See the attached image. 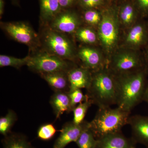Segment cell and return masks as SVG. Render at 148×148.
Segmentation results:
<instances>
[{
    "label": "cell",
    "instance_id": "obj_1",
    "mask_svg": "<svg viewBox=\"0 0 148 148\" xmlns=\"http://www.w3.org/2000/svg\"><path fill=\"white\" fill-rule=\"evenodd\" d=\"M148 71L146 67L114 74L117 91L116 105L130 112L142 101L147 85Z\"/></svg>",
    "mask_w": 148,
    "mask_h": 148
},
{
    "label": "cell",
    "instance_id": "obj_2",
    "mask_svg": "<svg viewBox=\"0 0 148 148\" xmlns=\"http://www.w3.org/2000/svg\"><path fill=\"white\" fill-rule=\"evenodd\" d=\"M86 95L98 108L116 105L117 91L114 76L107 66L92 72Z\"/></svg>",
    "mask_w": 148,
    "mask_h": 148
},
{
    "label": "cell",
    "instance_id": "obj_3",
    "mask_svg": "<svg viewBox=\"0 0 148 148\" xmlns=\"http://www.w3.org/2000/svg\"><path fill=\"white\" fill-rule=\"evenodd\" d=\"M40 27L38 34L41 49L77 64L78 47L73 36L57 32L48 26Z\"/></svg>",
    "mask_w": 148,
    "mask_h": 148
},
{
    "label": "cell",
    "instance_id": "obj_4",
    "mask_svg": "<svg viewBox=\"0 0 148 148\" xmlns=\"http://www.w3.org/2000/svg\"><path fill=\"white\" fill-rule=\"evenodd\" d=\"M121 26L118 16V5L115 2L103 10V16L97 29L99 46L108 60L120 42Z\"/></svg>",
    "mask_w": 148,
    "mask_h": 148
},
{
    "label": "cell",
    "instance_id": "obj_5",
    "mask_svg": "<svg viewBox=\"0 0 148 148\" xmlns=\"http://www.w3.org/2000/svg\"><path fill=\"white\" fill-rule=\"evenodd\" d=\"M130 113L118 106L114 108H99L93 119L89 122V128L96 139L121 132L123 127L128 124Z\"/></svg>",
    "mask_w": 148,
    "mask_h": 148
},
{
    "label": "cell",
    "instance_id": "obj_6",
    "mask_svg": "<svg viewBox=\"0 0 148 148\" xmlns=\"http://www.w3.org/2000/svg\"><path fill=\"white\" fill-rule=\"evenodd\" d=\"M107 67L114 74L131 71L146 67L141 50L119 46L108 60Z\"/></svg>",
    "mask_w": 148,
    "mask_h": 148
},
{
    "label": "cell",
    "instance_id": "obj_7",
    "mask_svg": "<svg viewBox=\"0 0 148 148\" xmlns=\"http://www.w3.org/2000/svg\"><path fill=\"white\" fill-rule=\"evenodd\" d=\"M30 60L27 66L29 70L39 74L60 71L69 72L78 64L73 61L62 59L40 49L29 53Z\"/></svg>",
    "mask_w": 148,
    "mask_h": 148
},
{
    "label": "cell",
    "instance_id": "obj_8",
    "mask_svg": "<svg viewBox=\"0 0 148 148\" xmlns=\"http://www.w3.org/2000/svg\"><path fill=\"white\" fill-rule=\"evenodd\" d=\"M0 27L10 38L29 47L30 53L40 49L39 36L31 24L25 21H1Z\"/></svg>",
    "mask_w": 148,
    "mask_h": 148
},
{
    "label": "cell",
    "instance_id": "obj_9",
    "mask_svg": "<svg viewBox=\"0 0 148 148\" xmlns=\"http://www.w3.org/2000/svg\"><path fill=\"white\" fill-rule=\"evenodd\" d=\"M83 24L80 11L75 8L61 10L47 26L57 32L73 36L76 31Z\"/></svg>",
    "mask_w": 148,
    "mask_h": 148
},
{
    "label": "cell",
    "instance_id": "obj_10",
    "mask_svg": "<svg viewBox=\"0 0 148 148\" xmlns=\"http://www.w3.org/2000/svg\"><path fill=\"white\" fill-rule=\"evenodd\" d=\"M77 64L94 72L107 66L108 59L99 46L81 45L78 47Z\"/></svg>",
    "mask_w": 148,
    "mask_h": 148
},
{
    "label": "cell",
    "instance_id": "obj_11",
    "mask_svg": "<svg viewBox=\"0 0 148 148\" xmlns=\"http://www.w3.org/2000/svg\"><path fill=\"white\" fill-rule=\"evenodd\" d=\"M144 19L140 18L132 27L125 31L119 46L141 50L147 45L148 26Z\"/></svg>",
    "mask_w": 148,
    "mask_h": 148
},
{
    "label": "cell",
    "instance_id": "obj_12",
    "mask_svg": "<svg viewBox=\"0 0 148 148\" xmlns=\"http://www.w3.org/2000/svg\"><path fill=\"white\" fill-rule=\"evenodd\" d=\"M89 127V122L84 121L80 124L73 121L66 123L60 130V134L53 145V148H65L70 143L76 142L84 131Z\"/></svg>",
    "mask_w": 148,
    "mask_h": 148
},
{
    "label": "cell",
    "instance_id": "obj_13",
    "mask_svg": "<svg viewBox=\"0 0 148 148\" xmlns=\"http://www.w3.org/2000/svg\"><path fill=\"white\" fill-rule=\"evenodd\" d=\"M117 4L121 29L127 30L142 18L133 0H121Z\"/></svg>",
    "mask_w": 148,
    "mask_h": 148
},
{
    "label": "cell",
    "instance_id": "obj_14",
    "mask_svg": "<svg viewBox=\"0 0 148 148\" xmlns=\"http://www.w3.org/2000/svg\"><path fill=\"white\" fill-rule=\"evenodd\" d=\"M127 125L131 127L134 141L148 148V116L140 115L130 116Z\"/></svg>",
    "mask_w": 148,
    "mask_h": 148
},
{
    "label": "cell",
    "instance_id": "obj_15",
    "mask_svg": "<svg viewBox=\"0 0 148 148\" xmlns=\"http://www.w3.org/2000/svg\"><path fill=\"white\" fill-rule=\"evenodd\" d=\"M70 91L76 89H87L91 83L92 72L82 66L77 65L68 72Z\"/></svg>",
    "mask_w": 148,
    "mask_h": 148
},
{
    "label": "cell",
    "instance_id": "obj_16",
    "mask_svg": "<svg viewBox=\"0 0 148 148\" xmlns=\"http://www.w3.org/2000/svg\"><path fill=\"white\" fill-rule=\"evenodd\" d=\"M136 143L132 138H126L120 132L97 139L94 148H136Z\"/></svg>",
    "mask_w": 148,
    "mask_h": 148
},
{
    "label": "cell",
    "instance_id": "obj_17",
    "mask_svg": "<svg viewBox=\"0 0 148 148\" xmlns=\"http://www.w3.org/2000/svg\"><path fill=\"white\" fill-rule=\"evenodd\" d=\"M68 72L60 71L42 74L40 76L45 80L54 92L61 91L68 92L70 91Z\"/></svg>",
    "mask_w": 148,
    "mask_h": 148
},
{
    "label": "cell",
    "instance_id": "obj_18",
    "mask_svg": "<svg viewBox=\"0 0 148 148\" xmlns=\"http://www.w3.org/2000/svg\"><path fill=\"white\" fill-rule=\"evenodd\" d=\"M40 26H47L61 10L59 0H39Z\"/></svg>",
    "mask_w": 148,
    "mask_h": 148
},
{
    "label": "cell",
    "instance_id": "obj_19",
    "mask_svg": "<svg viewBox=\"0 0 148 148\" xmlns=\"http://www.w3.org/2000/svg\"><path fill=\"white\" fill-rule=\"evenodd\" d=\"M49 103L53 109L56 119L60 118L64 113H69L73 112L68 92H54L51 97Z\"/></svg>",
    "mask_w": 148,
    "mask_h": 148
},
{
    "label": "cell",
    "instance_id": "obj_20",
    "mask_svg": "<svg viewBox=\"0 0 148 148\" xmlns=\"http://www.w3.org/2000/svg\"><path fill=\"white\" fill-rule=\"evenodd\" d=\"M73 37L81 45L99 46L97 30L90 26L83 24L76 31Z\"/></svg>",
    "mask_w": 148,
    "mask_h": 148
},
{
    "label": "cell",
    "instance_id": "obj_21",
    "mask_svg": "<svg viewBox=\"0 0 148 148\" xmlns=\"http://www.w3.org/2000/svg\"><path fill=\"white\" fill-rule=\"evenodd\" d=\"M3 148H35L25 135L10 132L2 140Z\"/></svg>",
    "mask_w": 148,
    "mask_h": 148
},
{
    "label": "cell",
    "instance_id": "obj_22",
    "mask_svg": "<svg viewBox=\"0 0 148 148\" xmlns=\"http://www.w3.org/2000/svg\"><path fill=\"white\" fill-rule=\"evenodd\" d=\"M84 24L97 30L102 21L103 10L97 9L79 10Z\"/></svg>",
    "mask_w": 148,
    "mask_h": 148
},
{
    "label": "cell",
    "instance_id": "obj_23",
    "mask_svg": "<svg viewBox=\"0 0 148 148\" xmlns=\"http://www.w3.org/2000/svg\"><path fill=\"white\" fill-rule=\"evenodd\" d=\"M17 119L16 112L12 110H9L5 116L0 118V133L4 137L10 134Z\"/></svg>",
    "mask_w": 148,
    "mask_h": 148
},
{
    "label": "cell",
    "instance_id": "obj_24",
    "mask_svg": "<svg viewBox=\"0 0 148 148\" xmlns=\"http://www.w3.org/2000/svg\"><path fill=\"white\" fill-rule=\"evenodd\" d=\"M30 55L23 58H18L10 56L0 55V67H11L17 69L27 66L30 60Z\"/></svg>",
    "mask_w": 148,
    "mask_h": 148
},
{
    "label": "cell",
    "instance_id": "obj_25",
    "mask_svg": "<svg viewBox=\"0 0 148 148\" xmlns=\"http://www.w3.org/2000/svg\"><path fill=\"white\" fill-rule=\"evenodd\" d=\"M113 2L112 0H78L77 8L79 10L97 9L104 10Z\"/></svg>",
    "mask_w": 148,
    "mask_h": 148
},
{
    "label": "cell",
    "instance_id": "obj_26",
    "mask_svg": "<svg viewBox=\"0 0 148 148\" xmlns=\"http://www.w3.org/2000/svg\"><path fill=\"white\" fill-rule=\"evenodd\" d=\"M92 105L89 99L80 103L73 110V121L76 124H80L84 121V118L88 109Z\"/></svg>",
    "mask_w": 148,
    "mask_h": 148
},
{
    "label": "cell",
    "instance_id": "obj_27",
    "mask_svg": "<svg viewBox=\"0 0 148 148\" xmlns=\"http://www.w3.org/2000/svg\"><path fill=\"white\" fill-rule=\"evenodd\" d=\"M96 140L89 127L82 132L76 143L79 148H94Z\"/></svg>",
    "mask_w": 148,
    "mask_h": 148
},
{
    "label": "cell",
    "instance_id": "obj_28",
    "mask_svg": "<svg viewBox=\"0 0 148 148\" xmlns=\"http://www.w3.org/2000/svg\"><path fill=\"white\" fill-rule=\"evenodd\" d=\"M57 130L52 123H46L41 125L37 131V137L43 141H49L55 136Z\"/></svg>",
    "mask_w": 148,
    "mask_h": 148
},
{
    "label": "cell",
    "instance_id": "obj_29",
    "mask_svg": "<svg viewBox=\"0 0 148 148\" xmlns=\"http://www.w3.org/2000/svg\"><path fill=\"white\" fill-rule=\"evenodd\" d=\"M69 93L71 99V105L73 111L80 103H82L88 99L86 94L84 95L81 89H76L69 92Z\"/></svg>",
    "mask_w": 148,
    "mask_h": 148
},
{
    "label": "cell",
    "instance_id": "obj_30",
    "mask_svg": "<svg viewBox=\"0 0 148 148\" xmlns=\"http://www.w3.org/2000/svg\"><path fill=\"white\" fill-rule=\"evenodd\" d=\"M141 18L148 17V0H133Z\"/></svg>",
    "mask_w": 148,
    "mask_h": 148
},
{
    "label": "cell",
    "instance_id": "obj_31",
    "mask_svg": "<svg viewBox=\"0 0 148 148\" xmlns=\"http://www.w3.org/2000/svg\"><path fill=\"white\" fill-rule=\"evenodd\" d=\"M78 0H59L61 10L77 8Z\"/></svg>",
    "mask_w": 148,
    "mask_h": 148
},
{
    "label": "cell",
    "instance_id": "obj_32",
    "mask_svg": "<svg viewBox=\"0 0 148 148\" xmlns=\"http://www.w3.org/2000/svg\"><path fill=\"white\" fill-rule=\"evenodd\" d=\"M143 49L144 50L143 53L145 58V66L148 71V44Z\"/></svg>",
    "mask_w": 148,
    "mask_h": 148
},
{
    "label": "cell",
    "instance_id": "obj_33",
    "mask_svg": "<svg viewBox=\"0 0 148 148\" xmlns=\"http://www.w3.org/2000/svg\"><path fill=\"white\" fill-rule=\"evenodd\" d=\"M5 2L4 0H0V17L1 18L4 12Z\"/></svg>",
    "mask_w": 148,
    "mask_h": 148
},
{
    "label": "cell",
    "instance_id": "obj_34",
    "mask_svg": "<svg viewBox=\"0 0 148 148\" xmlns=\"http://www.w3.org/2000/svg\"><path fill=\"white\" fill-rule=\"evenodd\" d=\"M143 101H145L148 104V84L146 88L143 97Z\"/></svg>",
    "mask_w": 148,
    "mask_h": 148
},
{
    "label": "cell",
    "instance_id": "obj_35",
    "mask_svg": "<svg viewBox=\"0 0 148 148\" xmlns=\"http://www.w3.org/2000/svg\"><path fill=\"white\" fill-rule=\"evenodd\" d=\"M12 3H14V4L17 5H18V2L17 0H12Z\"/></svg>",
    "mask_w": 148,
    "mask_h": 148
},
{
    "label": "cell",
    "instance_id": "obj_36",
    "mask_svg": "<svg viewBox=\"0 0 148 148\" xmlns=\"http://www.w3.org/2000/svg\"><path fill=\"white\" fill-rule=\"evenodd\" d=\"M114 2H115L117 3H119V2L120 1H121V0H112Z\"/></svg>",
    "mask_w": 148,
    "mask_h": 148
},
{
    "label": "cell",
    "instance_id": "obj_37",
    "mask_svg": "<svg viewBox=\"0 0 148 148\" xmlns=\"http://www.w3.org/2000/svg\"><path fill=\"white\" fill-rule=\"evenodd\" d=\"M147 23L148 26V21H147Z\"/></svg>",
    "mask_w": 148,
    "mask_h": 148
}]
</instances>
